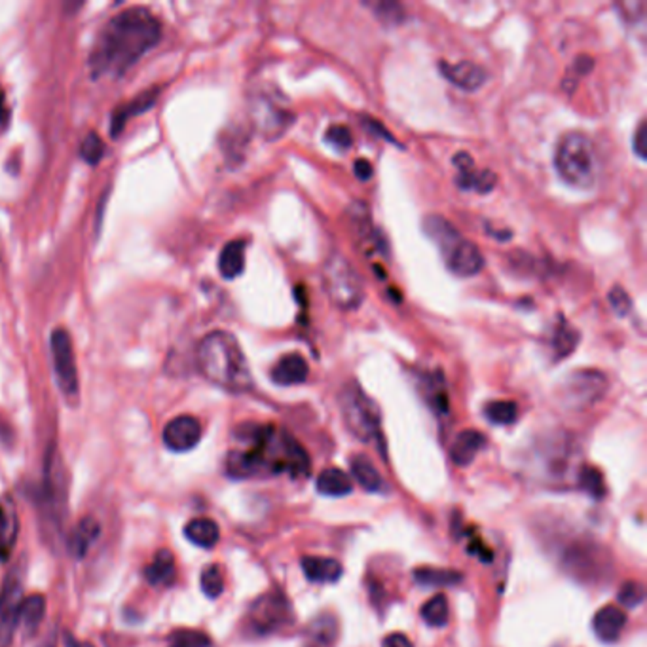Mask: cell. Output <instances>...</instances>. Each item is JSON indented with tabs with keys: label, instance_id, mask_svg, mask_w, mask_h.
Returning <instances> with one entry per match:
<instances>
[{
	"label": "cell",
	"instance_id": "484cf974",
	"mask_svg": "<svg viewBox=\"0 0 647 647\" xmlns=\"http://www.w3.org/2000/svg\"><path fill=\"white\" fill-rule=\"evenodd\" d=\"M318 490L323 495L340 497V495H347L351 490H354V485H351V478L342 469L330 467L319 473Z\"/></svg>",
	"mask_w": 647,
	"mask_h": 647
},
{
	"label": "cell",
	"instance_id": "60d3db41",
	"mask_svg": "<svg viewBox=\"0 0 647 647\" xmlns=\"http://www.w3.org/2000/svg\"><path fill=\"white\" fill-rule=\"evenodd\" d=\"M645 129H647V124L642 120L638 129H636V135H634V151L640 158H645V153H647V135H645Z\"/></svg>",
	"mask_w": 647,
	"mask_h": 647
},
{
	"label": "cell",
	"instance_id": "bcb514c9",
	"mask_svg": "<svg viewBox=\"0 0 647 647\" xmlns=\"http://www.w3.org/2000/svg\"><path fill=\"white\" fill-rule=\"evenodd\" d=\"M0 521H3V505H0Z\"/></svg>",
	"mask_w": 647,
	"mask_h": 647
},
{
	"label": "cell",
	"instance_id": "603a6c76",
	"mask_svg": "<svg viewBox=\"0 0 647 647\" xmlns=\"http://www.w3.org/2000/svg\"><path fill=\"white\" fill-rule=\"evenodd\" d=\"M184 535H187V540L190 543H194L201 549H211L220 540V530L215 521L201 516V519H194L187 526H184Z\"/></svg>",
	"mask_w": 647,
	"mask_h": 647
},
{
	"label": "cell",
	"instance_id": "5b68a950",
	"mask_svg": "<svg viewBox=\"0 0 647 647\" xmlns=\"http://www.w3.org/2000/svg\"><path fill=\"white\" fill-rule=\"evenodd\" d=\"M554 165L564 182L573 189H593L598 180V156L593 141L585 134H566L554 154Z\"/></svg>",
	"mask_w": 647,
	"mask_h": 647
},
{
	"label": "cell",
	"instance_id": "e575fe53",
	"mask_svg": "<svg viewBox=\"0 0 647 647\" xmlns=\"http://www.w3.org/2000/svg\"><path fill=\"white\" fill-rule=\"evenodd\" d=\"M80 156L89 163V165H97L101 162V158L105 156V143L97 134H89L80 146Z\"/></svg>",
	"mask_w": 647,
	"mask_h": 647
},
{
	"label": "cell",
	"instance_id": "9a60e30c",
	"mask_svg": "<svg viewBox=\"0 0 647 647\" xmlns=\"http://www.w3.org/2000/svg\"><path fill=\"white\" fill-rule=\"evenodd\" d=\"M440 72L450 84L464 91H476L485 86L486 72L483 67H478L473 61H459V63H440Z\"/></svg>",
	"mask_w": 647,
	"mask_h": 647
},
{
	"label": "cell",
	"instance_id": "ba28073f",
	"mask_svg": "<svg viewBox=\"0 0 647 647\" xmlns=\"http://www.w3.org/2000/svg\"><path fill=\"white\" fill-rule=\"evenodd\" d=\"M50 347L53 357L55 380H58L60 392L70 404H77L80 399V382H79V371L75 361V349H72L69 330L55 328L51 332Z\"/></svg>",
	"mask_w": 647,
	"mask_h": 647
},
{
	"label": "cell",
	"instance_id": "4dcf8cb0",
	"mask_svg": "<svg viewBox=\"0 0 647 647\" xmlns=\"http://www.w3.org/2000/svg\"><path fill=\"white\" fill-rule=\"evenodd\" d=\"M578 342H579V332L562 319L560 325L557 327V330H554V337H552L554 356H557V359L568 357L569 354H573V349H576Z\"/></svg>",
	"mask_w": 647,
	"mask_h": 647
},
{
	"label": "cell",
	"instance_id": "e0dca14e",
	"mask_svg": "<svg viewBox=\"0 0 647 647\" xmlns=\"http://www.w3.org/2000/svg\"><path fill=\"white\" fill-rule=\"evenodd\" d=\"M310 366L300 354H287L272 368V380L277 385H297L306 382Z\"/></svg>",
	"mask_w": 647,
	"mask_h": 647
},
{
	"label": "cell",
	"instance_id": "2e32d148",
	"mask_svg": "<svg viewBox=\"0 0 647 647\" xmlns=\"http://www.w3.org/2000/svg\"><path fill=\"white\" fill-rule=\"evenodd\" d=\"M158 88L154 89H146L143 91L141 96L134 97L132 101H127L124 105H120V108L116 110V113L113 115V122H110V132H113V137H118L120 132L124 129V125L127 124V120L132 116H137V115H143L146 113V110L153 108L156 99H158Z\"/></svg>",
	"mask_w": 647,
	"mask_h": 647
},
{
	"label": "cell",
	"instance_id": "7bdbcfd3",
	"mask_svg": "<svg viewBox=\"0 0 647 647\" xmlns=\"http://www.w3.org/2000/svg\"><path fill=\"white\" fill-rule=\"evenodd\" d=\"M354 171H356V177H357L359 180H368V179L373 177V173H374L373 165H371V162H368V160H357Z\"/></svg>",
	"mask_w": 647,
	"mask_h": 647
},
{
	"label": "cell",
	"instance_id": "ac0fdd59",
	"mask_svg": "<svg viewBox=\"0 0 647 647\" xmlns=\"http://www.w3.org/2000/svg\"><path fill=\"white\" fill-rule=\"evenodd\" d=\"M595 633L596 636L605 642L614 643L621 638L623 628L626 624V615L615 605H605L595 615Z\"/></svg>",
	"mask_w": 647,
	"mask_h": 647
},
{
	"label": "cell",
	"instance_id": "ffe728a7",
	"mask_svg": "<svg viewBox=\"0 0 647 647\" xmlns=\"http://www.w3.org/2000/svg\"><path fill=\"white\" fill-rule=\"evenodd\" d=\"M302 569L311 583H335L342 578L340 562L327 557H304Z\"/></svg>",
	"mask_w": 647,
	"mask_h": 647
},
{
	"label": "cell",
	"instance_id": "3957f363",
	"mask_svg": "<svg viewBox=\"0 0 647 647\" xmlns=\"http://www.w3.org/2000/svg\"><path fill=\"white\" fill-rule=\"evenodd\" d=\"M199 373L226 392L251 390L253 376L242 346L226 330H213L198 346Z\"/></svg>",
	"mask_w": 647,
	"mask_h": 647
},
{
	"label": "cell",
	"instance_id": "7402d4cb",
	"mask_svg": "<svg viewBox=\"0 0 647 647\" xmlns=\"http://www.w3.org/2000/svg\"><path fill=\"white\" fill-rule=\"evenodd\" d=\"M177 568L173 552L168 549H162L156 552L154 560L144 569V578L153 587H168L175 581Z\"/></svg>",
	"mask_w": 647,
	"mask_h": 647
},
{
	"label": "cell",
	"instance_id": "f546056e",
	"mask_svg": "<svg viewBox=\"0 0 647 647\" xmlns=\"http://www.w3.org/2000/svg\"><path fill=\"white\" fill-rule=\"evenodd\" d=\"M448 617H450L448 600L445 595H435L433 598H430L421 605V619L430 626H435V628L447 626Z\"/></svg>",
	"mask_w": 647,
	"mask_h": 647
},
{
	"label": "cell",
	"instance_id": "74e56055",
	"mask_svg": "<svg viewBox=\"0 0 647 647\" xmlns=\"http://www.w3.org/2000/svg\"><path fill=\"white\" fill-rule=\"evenodd\" d=\"M366 6L373 8V12L380 17V20H384L385 23H390V25L401 23L404 20V12L397 3H373V5H366Z\"/></svg>",
	"mask_w": 647,
	"mask_h": 647
},
{
	"label": "cell",
	"instance_id": "d6a6232c",
	"mask_svg": "<svg viewBox=\"0 0 647 647\" xmlns=\"http://www.w3.org/2000/svg\"><path fill=\"white\" fill-rule=\"evenodd\" d=\"M516 414H519V409L513 401H494L488 402L485 409V416L488 418V421L495 423V425H509L516 420Z\"/></svg>",
	"mask_w": 647,
	"mask_h": 647
},
{
	"label": "cell",
	"instance_id": "9c48e42d",
	"mask_svg": "<svg viewBox=\"0 0 647 647\" xmlns=\"http://www.w3.org/2000/svg\"><path fill=\"white\" fill-rule=\"evenodd\" d=\"M23 602V569L14 568L0 590V647H10L20 624V605Z\"/></svg>",
	"mask_w": 647,
	"mask_h": 647
},
{
	"label": "cell",
	"instance_id": "836d02e7",
	"mask_svg": "<svg viewBox=\"0 0 647 647\" xmlns=\"http://www.w3.org/2000/svg\"><path fill=\"white\" fill-rule=\"evenodd\" d=\"M579 483H581V488L588 494L593 495L595 499H600L604 497V478H602V473L595 467H583L581 469V475H579Z\"/></svg>",
	"mask_w": 647,
	"mask_h": 647
},
{
	"label": "cell",
	"instance_id": "6da1fadb",
	"mask_svg": "<svg viewBox=\"0 0 647 647\" xmlns=\"http://www.w3.org/2000/svg\"><path fill=\"white\" fill-rule=\"evenodd\" d=\"M162 39L158 17L143 6L127 8L110 20L89 55L91 77H122Z\"/></svg>",
	"mask_w": 647,
	"mask_h": 647
},
{
	"label": "cell",
	"instance_id": "83f0119b",
	"mask_svg": "<svg viewBox=\"0 0 647 647\" xmlns=\"http://www.w3.org/2000/svg\"><path fill=\"white\" fill-rule=\"evenodd\" d=\"M46 614V600L42 595H32L23 598L20 605V624H23L25 633H34L42 623Z\"/></svg>",
	"mask_w": 647,
	"mask_h": 647
},
{
	"label": "cell",
	"instance_id": "f1b7e54d",
	"mask_svg": "<svg viewBox=\"0 0 647 647\" xmlns=\"http://www.w3.org/2000/svg\"><path fill=\"white\" fill-rule=\"evenodd\" d=\"M414 579L423 587H454L464 578H461V573L454 569L420 568L414 571Z\"/></svg>",
	"mask_w": 647,
	"mask_h": 647
},
{
	"label": "cell",
	"instance_id": "ab89813d",
	"mask_svg": "<svg viewBox=\"0 0 647 647\" xmlns=\"http://www.w3.org/2000/svg\"><path fill=\"white\" fill-rule=\"evenodd\" d=\"M609 304H612L614 311L617 316H626L628 311L633 308V300L628 297V292L623 287H614L612 292H609Z\"/></svg>",
	"mask_w": 647,
	"mask_h": 647
},
{
	"label": "cell",
	"instance_id": "b9f144b4",
	"mask_svg": "<svg viewBox=\"0 0 647 647\" xmlns=\"http://www.w3.org/2000/svg\"><path fill=\"white\" fill-rule=\"evenodd\" d=\"M382 647H414L412 642L409 640V636H404L401 633L385 636L382 642Z\"/></svg>",
	"mask_w": 647,
	"mask_h": 647
},
{
	"label": "cell",
	"instance_id": "4fadbf2b",
	"mask_svg": "<svg viewBox=\"0 0 647 647\" xmlns=\"http://www.w3.org/2000/svg\"><path fill=\"white\" fill-rule=\"evenodd\" d=\"M454 165L458 168L456 182L461 190H471L478 194H488L495 187V175L490 170L475 171L473 158L467 153H459L454 156Z\"/></svg>",
	"mask_w": 647,
	"mask_h": 647
},
{
	"label": "cell",
	"instance_id": "5bb4252c",
	"mask_svg": "<svg viewBox=\"0 0 647 647\" xmlns=\"http://www.w3.org/2000/svg\"><path fill=\"white\" fill-rule=\"evenodd\" d=\"M291 615L285 598L264 596L258 600L251 609V621L258 633H272L273 628L285 624V619Z\"/></svg>",
	"mask_w": 647,
	"mask_h": 647
},
{
	"label": "cell",
	"instance_id": "277c9868",
	"mask_svg": "<svg viewBox=\"0 0 647 647\" xmlns=\"http://www.w3.org/2000/svg\"><path fill=\"white\" fill-rule=\"evenodd\" d=\"M423 232L439 247L447 268L458 277H473L485 266V256L478 247L461 236L445 217L430 215L423 220Z\"/></svg>",
	"mask_w": 647,
	"mask_h": 647
},
{
	"label": "cell",
	"instance_id": "cb8c5ba5",
	"mask_svg": "<svg viewBox=\"0 0 647 647\" xmlns=\"http://www.w3.org/2000/svg\"><path fill=\"white\" fill-rule=\"evenodd\" d=\"M244 268H245V244L236 239V242L226 244L223 253H220L218 272L225 280H236L237 275H242Z\"/></svg>",
	"mask_w": 647,
	"mask_h": 647
},
{
	"label": "cell",
	"instance_id": "4316f807",
	"mask_svg": "<svg viewBox=\"0 0 647 647\" xmlns=\"http://www.w3.org/2000/svg\"><path fill=\"white\" fill-rule=\"evenodd\" d=\"M17 531H20V522H17V514L10 502L3 505V521H0V560H6L15 545Z\"/></svg>",
	"mask_w": 647,
	"mask_h": 647
},
{
	"label": "cell",
	"instance_id": "44dd1931",
	"mask_svg": "<svg viewBox=\"0 0 647 647\" xmlns=\"http://www.w3.org/2000/svg\"><path fill=\"white\" fill-rule=\"evenodd\" d=\"M101 533V526L96 519H91V516H86V519H82L77 528L72 530L70 538H69V550L75 559H84L88 550L91 549V545L96 543V540L99 538Z\"/></svg>",
	"mask_w": 647,
	"mask_h": 647
},
{
	"label": "cell",
	"instance_id": "1f68e13d",
	"mask_svg": "<svg viewBox=\"0 0 647 647\" xmlns=\"http://www.w3.org/2000/svg\"><path fill=\"white\" fill-rule=\"evenodd\" d=\"M199 583H201L203 595H206V596H208V598H211V600L218 598L220 595H223V590H225V576H223V569H220V566H217V564L208 566L206 569L201 571Z\"/></svg>",
	"mask_w": 647,
	"mask_h": 647
},
{
	"label": "cell",
	"instance_id": "d4e9b609",
	"mask_svg": "<svg viewBox=\"0 0 647 647\" xmlns=\"http://www.w3.org/2000/svg\"><path fill=\"white\" fill-rule=\"evenodd\" d=\"M351 473L357 478V483L368 492H382L384 480L374 464L366 456H354L351 458Z\"/></svg>",
	"mask_w": 647,
	"mask_h": 647
},
{
	"label": "cell",
	"instance_id": "30bf717a",
	"mask_svg": "<svg viewBox=\"0 0 647 647\" xmlns=\"http://www.w3.org/2000/svg\"><path fill=\"white\" fill-rule=\"evenodd\" d=\"M201 440V423L194 416H177L163 430V445L171 452H189Z\"/></svg>",
	"mask_w": 647,
	"mask_h": 647
},
{
	"label": "cell",
	"instance_id": "8992f818",
	"mask_svg": "<svg viewBox=\"0 0 647 647\" xmlns=\"http://www.w3.org/2000/svg\"><path fill=\"white\" fill-rule=\"evenodd\" d=\"M340 409L346 428L357 439L371 442L380 437V412L374 401L368 397L361 385L349 382L340 392Z\"/></svg>",
	"mask_w": 647,
	"mask_h": 647
},
{
	"label": "cell",
	"instance_id": "d6986e66",
	"mask_svg": "<svg viewBox=\"0 0 647 647\" xmlns=\"http://www.w3.org/2000/svg\"><path fill=\"white\" fill-rule=\"evenodd\" d=\"M485 442H486L485 435L478 433L476 430H466V431H461V433L456 437L454 445H452V448H450V458H452V461H454L456 466H459V467L469 466L471 461L475 459V456L480 452V448L485 447Z\"/></svg>",
	"mask_w": 647,
	"mask_h": 647
},
{
	"label": "cell",
	"instance_id": "f6af8a7d",
	"mask_svg": "<svg viewBox=\"0 0 647 647\" xmlns=\"http://www.w3.org/2000/svg\"><path fill=\"white\" fill-rule=\"evenodd\" d=\"M8 116H10V110L6 106V97L3 91H0V124H5L8 120Z\"/></svg>",
	"mask_w": 647,
	"mask_h": 647
},
{
	"label": "cell",
	"instance_id": "52a82bcc",
	"mask_svg": "<svg viewBox=\"0 0 647 647\" xmlns=\"http://www.w3.org/2000/svg\"><path fill=\"white\" fill-rule=\"evenodd\" d=\"M323 282L328 299L342 310H356L361 306L365 289L361 277L347 263L346 256L332 254L323 272Z\"/></svg>",
	"mask_w": 647,
	"mask_h": 647
},
{
	"label": "cell",
	"instance_id": "8fae6325",
	"mask_svg": "<svg viewBox=\"0 0 647 647\" xmlns=\"http://www.w3.org/2000/svg\"><path fill=\"white\" fill-rule=\"evenodd\" d=\"M605 392V378L596 371H579L571 374L566 384V395L571 404L588 406Z\"/></svg>",
	"mask_w": 647,
	"mask_h": 647
},
{
	"label": "cell",
	"instance_id": "f35d334b",
	"mask_svg": "<svg viewBox=\"0 0 647 647\" xmlns=\"http://www.w3.org/2000/svg\"><path fill=\"white\" fill-rule=\"evenodd\" d=\"M643 596H645L643 587L640 583L633 581V583L623 585L621 593H619V602L626 607H638L643 602Z\"/></svg>",
	"mask_w": 647,
	"mask_h": 647
},
{
	"label": "cell",
	"instance_id": "8d00e7d4",
	"mask_svg": "<svg viewBox=\"0 0 647 647\" xmlns=\"http://www.w3.org/2000/svg\"><path fill=\"white\" fill-rule=\"evenodd\" d=\"M170 647H211V640L198 631H180L171 638Z\"/></svg>",
	"mask_w": 647,
	"mask_h": 647
},
{
	"label": "cell",
	"instance_id": "d590c367",
	"mask_svg": "<svg viewBox=\"0 0 647 647\" xmlns=\"http://www.w3.org/2000/svg\"><path fill=\"white\" fill-rule=\"evenodd\" d=\"M325 141H327L330 146H335V149L340 151V153L347 151L349 146L354 144V137H351L349 127L340 125V124H335V125H330V127L327 129Z\"/></svg>",
	"mask_w": 647,
	"mask_h": 647
},
{
	"label": "cell",
	"instance_id": "7a4b0ae2",
	"mask_svg": "<svg viewBox=\"0 0 647 647\" xmlns=\"http://www.w3.org/2000/svg\"><path fill=\"white\" fill-rule=\"evenodd\" d=\"M245 450H234L228 456V473L236 478H247L263 473L291 471L302 475L310 467L304 448L289 433L273 425H253L242 435Z\"/></svg>",
	"mask_w": 647,
	"mask_h": 647
},
{
	"label": "cell",
	"instance_id": "7c38bea8",
	"mask_svg": "<svg viewBox=\"0 0 647 647\" xmlns=\"http://www.w3.org/2000/svg\"><path fill=\"white\" fill-rule=\"evenodd\" d=\"M253 118H254L258 132L266 135L268 139H277L282 134H285V129L292 122V116L287 113L285 108L273 105L266 97H261L254 101Z\"/></svg>",
	"mask_w": 647,
	"mask_h": 647
},
{
	"label": "cell",
	"instance_id": "ee69618b",
	"mask_svg": "<svg viewBox=\"0 0 647 647\" xmlns=\"http://www.w3.org/2000/svg\"><path fill=\"white\" fill-rule=\"evenodd\" d=\"M590 69H593V60L585 58V55H579L578 61H576V72H578V75L585 77V75H588Z\"/></svg>",
	"mask_w": 647,
	"mask_h": 647
}]
</instances>
